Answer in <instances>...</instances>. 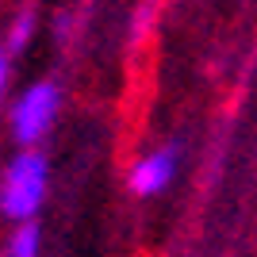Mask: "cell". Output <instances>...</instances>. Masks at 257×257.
I'll return each mask as SVG.
<instances>
[{
    "label": "cell",
    "instance_id": "3957f363",
    "mask_svg": "<svg viewBox=\"0 0 257 257\" xmlns=\"http://www.w3.org/2000/svg\"><path fill=\"white\" fill-rule=\"evenodd\" d=\"M177 161H181V146L169 142V146H161V150L146 154L142 161H135L127 173V184L135 196H158L169 188V181L177 177Z\"/></svg>",
    "mask_w": 257,
    "mask_h": 257
},
{
    "label": "cell",
    "instance_id": "5b68a950",
    "mask_svg": "<svg viewBox=\"0 0 257 257\" xmlns=\"http://www.w3.org/2000/svg\"><path fill=\"white\" fill-rule=\"evenodd\" d=\"M31 35H35V8H20V16L12 20V31H8L4 50H8V54H20L23 46L31 43Z\"/></svg>",
    "mask_w": 257,
    "mask_h": 257
},
{
    "label": "cell",
    "instance_id": "52a82bcc",
    "mask_svg": "<svg viewBox=\"0 0 257 257\" xmlns=\"http://www.w3.org/2000/svg\"><path fill=\"white\" fill-rule=\"evenodd\" d=\"M8 65H12V54L0 46V96H4V88H8Z\"/></svg>",
    "mask_w": 257,
    "mask_h": 257
},
{
    "label": "cell",
    "instance_id": "277c9868",
    "mask_svg": "<svg viewBox=\"0 0 257 257\" xmlns=\"http://www.w3.org/2000/svg\"><path fill=\"white\" fill-rule=\"evenodd\" d=\"M39 242H43V230L35 219H23L16 226V234L8 242V257H39Z\"/></svg>",
    "mask_w": 257,
    "mask_h": 257
},
{
    "label": "cell",
    "instance_id": "8992f818",
    "mask_svg": "<svg viewBox=\"0 0 257 257\" xmlns=\"http://www.w3.org/2000/svg\"><path fill=\"white\" fill-rule=\"evenodd\" d=\"M150 20H154V0H146L139 12H135V23H131V43H142L150 35Z\"/></svg>",
    "mask_w": 257,
    "mask_h": 257
},
{
    "label": "cell",
    "instance_id": "7a4b0ae2",
    "mask_svg": "<svg viewBox=\"0 0 257 257\" xmlns=\"http://www.w3.org/2000/svg\"><path fill=\"white\" fill-rule=\"evenodd\" d=\"M62 104V88L54 81H35L16 104H12V139L20 146H35L50 131L54 115Z\"/></svg>",
    "mask_w": 257,
    "mask_h": 257
},
{
    "label": "cell",
    "instance_id": "6da1fadb",
    "mask_svg": "<svg viewBox=\"0 0 257 257\" xmlns=\"http://www.w3.org/2000/svg\"><path fill=\"white\" fill-rule=\"evenodd\" d=\"M46 184H50V161H46V154L27 146V150L8 165V173H4L0 211L8 215V219H16V223L35 219L39 207H43V200H46Z\"/></svg>",
    "mask_w": 257,
    "mask_h": 257
}]
</instances>
